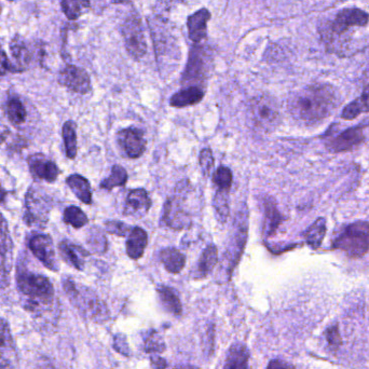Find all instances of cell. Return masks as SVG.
I'll list each match as a JSON object with an SVG mask.
<instances>
[{
  "label": "cell",
  "instance_id": "obj_1",
  "mask_svg": "<svg viewBox=\"0 0 369 369\" xmlns=\"http://www.w3.org/2000/svg\"><path fill=\"white\" fill-rule=\"evenodd\" d=\"M338 105L339 97L331 85H313L294 93L287 106L297 122L314 126L331 116Z\"/></svg>",
  "mask_w": 369,
  "mask_h": 369
},
{
  "label": "cell",
  "instance_id": "obj_2",
  "mask_svg": "<svg viewBox=\"0 0 369 369\" xmlns=\"http://www.w3.org/2000/svg\"><path fill=\"white\" fill-rule=\"evenodd\" d=\"M17 284L19 293L25 297L24 308L28 311H40L54 304V285L44 275L19 269Z\"/></svg>",
  "mask_w": 369,
  "mask_h": 369
},
{
  "label": "cell",
  "instance_id": "obj_3",
  "mask_svg": "<svg viewBox=\"0 0 369 369\" xmlns=\"http://www.w3.org/2000/svg\"><path fill=\"white\" fill-rule=\"evenodd\" d=\"M64 290L81 315L90 321L103 324L110 318L106 304L89 287L77 284L72 279L63 280Z\"/></svg>",
  "mask_w": 369,
  "mask_h": 369
},
{
  "label": "cell",
  "instance_id": "obj_4",
  "mask_svg": "<svg viewBox=\"0 0 369 369\" xmlns=\"http://www.w3.org/2000/svg\"><path fill=\"white\" fill-rule=\"evenodd\" d=\"M246 239H247V212L246 208H243L234 218L229 241L226 246L220 263V275H224V280L229 281L232 271L239 263L245 247Z\"/></svg>",
  "mask_w": 369,
  "mask_h": 369
},
{
  "label": "cell",
  "instance_id": "obj_5",
  "mask_svg": "<svg viewBox=\"0 0 369 369\" xmlns=\"http://www.w3.org/2000/svg\"><path fill=\"white\" fill-rule=\"evenodd\" d=\"M334 247L351 259H359L369 252V222H355L338 233Z\"/></svg>",
  "mask_w": 369,
  "mask_h": 369
},
{
  "label": "cell",
  "instance_id": "obj_6",
  "mask_svg": "<svg viewBox=\"0 0 369 369\" xmlns=\"http://www.w3.org/2000/svg\"><path fill=\"white\" fill-rule=\"evenodd\" d=\"M190 183L183 181L177 185L173 196L167 199L164 204L163 222L167 227L174 230H181L190 224V213L187 210V197H188Z\"/></svg>",
  "mask_w": 369,
  "mask_h": 369
},
{
  "label": "cell",
  "instance_id": "obj_7",
  "mask_svg": "<svg viewBox=\"0 0 369 369\" xmlns=\"http://www.w3.org/2000/svg\"><path fill=\"white\" fill-rule=\"evenodd\" d=\"M249 117L254 128L263 133L273 132L280 124V108L274 99L261 95L252 99Z\"/></svg>",
  "mask_w": 369,
  "mask_h": 369
},
{
  "label": "cell",
  "instance_id": "obj_8",
  "mask_svg": "<svg viewBox=\"0 0 369 369\" xmlns=\"http://www.w3.org/2000/svg\"><path fill=\"white\" fill-rule=\"evenodd\" d=\"M51 199L37 187H31L25 196L24 222L28 226L44 227L48 222Z\"/></svg>",
  "mask_w": 369,
  "mask_h": 369
},
{
  "label": "cell",
  "instance_id": "obj_9",
  "mask_svg": "<svg viewBox=\"0 0 369 369\" xmlns=\"http://www.w3.org/2000/svg\"><path fill=\"white\" fill-rule=\"evenodd\" d=\"M124 46L134 60H140L147 54V42L142 31V21L138 15H130L122 25Z\"/></svg>",
  "mask_w": 369,
  "mask_h": 369
},
{
  "label": "cell",
  "instance_id": "obj_10",
  "mask_svg": "<svg viewBox=\"0 0 369 369\" xmlns=\"http://www.w3.org/2000/svg\"><path fill=\"white\" fill-rule=\"evenodd\" d=\"M208 60L210 58L204 49L201 47L193 48L189 56L186 70L183 73V83H186L188 87H199L208 76Z\"/></svg>",
  "mask_w": 369,
  "mask_h": 369
},
{
  "label": "cell",
  "instance_id": "obj_11",
  "mask_svg": "<svg viewBox=\"0 0 369 369\" xmlns=\"http://www.w3.org/2000/svg\"><path fill=\"white\" fill-rule=\"evenodd\" d=\"M13 261V242L8 222H5L0 226V290H5L10 285Z\"/></svg>",
  "mask_w": 369,
  "mask_h": 369
},
{
  "label": "cell",
  "instance_id": "obj_12",
  "mask_svg": "<svg viewBox=\"0 0 369 369\" xmlns=\"http://www.w3.org/2000/svg\"><path fill=\"white\" fill-rule=\"evenodd\" d=\"M58 82L78 95H87L91 90V79L83 68L67 65L60 70Z\"/></svg>",
  "mask_w": 369,
  "mask_h": 369
},
{
  "label": "cell",
  "instance_id": "obj_13",
  "mask_svg": "<svg viewBox=\"0 0 369 369\" xmlns=\"http://www.w3.org/2000/svg\"><path fill=\"white\" fill-rule=\"evenodd\" d=\"M117 140L123 151L131 159H138L146 149V140L144 132L136 126L119 131Z\"/></svg>",
  "mask_w": 369,
  "mask_h": 369
},
{
  "label": "cell",
  "instance_id": "obj_14",
  "mask_svg": "<svg viewBox=\"0 0 369 369\" xmlns=\"http://www.w3.org/2000/svg\"><path fill=\"white\" fill-rule=\"evenodd\" d=\"M28 246L29 249L36 256V259L40 261L46 268L54 272L58 270L54 241L49 236L37 234L29 240Z\"/></svg>",
  "mask_w": 369,
  "mask_h": 369
},
{
  "label": "cell",
  "instance_id": "obj_15",
  "mask_svg": "<svg viewBox=\"0 0 369 369\" xmlns=\"http://www.w3.org/2000/svg\"><path fill=\"white\" fill-rule=\"evenodd\" d=\"M0 369H19L17 349L9 325L0 319Z\"/></svg>",
  "mask_w": 369,
  "mask_h": 369
},
{
  "label": "cell",
  "instance_id": "obj_16",
  "mask_svg": "<svg viewBox=\"0 0 369 369\" xmlns=\"http://www.w3.org/2000/svg\"><path fill=\"white\" fill-rule=\"evenodd\" d=\"M150 206H151V200L148 196L147 191L142 188L133 189L129 191L123 214L128 218L140 220L147 215Z\"/></svg>",
  "mask_w": 369,
  "mask_h": 369
},
{
  "label": "cell",
  "instance_id": "obj_17",
  "mask_svg": "<svg viewBox=\"0 0 369 369\" xmlns=\"http://www.w3.org/2000/svg\"><path fill=\"white\" fill-rule=\"evenodd\" d=\"M27 163H28L31 173L35 177L48 181V183H54L60 174L58 165L42 154L29 156Z\"/></svg>",
  "mask_w": 369,
  "mask_h": 369
},
{
  "label": "cell",
  "instance_id": "obj_18",
  "mask_svg": "<svg viewBox=\"0 0 369 369\" xmlns=\"http://www.w3.org/2000/svg\"><path fill=\"white\" fill-rule=\"evenodd\" d=\"M211 19V13L208 9L198 10L197 13L191 15L187 21L188 27L189 39L192 42L200 44L206 38L208 35V23Z\"/></svg>",
  "mask_w": 369,
  "mask_h": 369
},
{
  "label": "cell",
  "instance_id": "obj_19",
  "mask_svg": "<svg viewBox=\"0 0 369 369\" xmlns=\"http://www.w3.org/2000/svg\"><path fill=\"white\" fill-rule=\"evenodd\" d=\"M369 15L360 9H345L338 13L335 19V29L343 32L353 26H364L368 23Z\"/></svg>",
  "mask_w": 369,
  "mask_h": 369
},
{
  "label": "cell",
  "instance_id": "obj_20",
  "mask_svg": "<svg viewBox=\"0 0 369 369\" xmlns=\"http://www.w3.org/2000/svg\"><path fill=\"white\" fill-rule=\"evenodd\" d=\"M363 140H364V133L361 126L349 129L331 140V148L335 151H345L360 145Z\"/></svg>",
  "mask_w": 369,
  "mask_h": 369
},
{
  "label": "cell",
  "instance_id": "obj_21",
  "mask_svg": "<svg viewBox=\"0 0 369 369\" xmlns=\"http://www.w3.org/2000/svg\"><path fill=\"white\" fill-rule=\"evenodd\" d=\"M148 243L147 232L140 227H134L126 240V254L133 261L142 259Z\"/></svg>",
  "mask_w": 369,
  "mask_h": 369
},
{
  "label": "cell",
  "instance_id": "obj_22",
  "mask_svg": "<svg viewBox=\"0 0 369 369\" xmlns=\"http://www.w3.org/2000/svg\"><path fill=\"white\" fill-rule=\"evenodd\" d=\"M204 91L200 87H187L177 92L170 99V105L175 108L193 106L202 101Z\"/></svg>",
  "mask_w": 369,
  "mask_h": 369
},
{
  "label": "cell",
  "instance_id": "obj_23",
  "mask_svg": "<svg viewBox=\"0 0 369 369\" xmlns=\"http://www.w3.org/2000/svg\"><path fill=\"white\" fill-rule=\"evenodd\" d=\"M15 64L11 66L13 72H22L32 62V54L21 37L15 36L10 46Z\"/></svg>",
  "mask_w": 369,
  "mask_h": 369
},
{
  "label": "cell",
  "instance_id": "obj_24",
  "mask_svg": "<svg viewBox=\"0 0 369 369\" xmlns=\"http://www.w3.org/2000/svg\"><path fill=\"white\" fill-rule=\"evenodd\" d=\"M218 249L214 244L206 246V249L203 251L196 269L193 272V278L204 279L212 272L215 265H218Z\"/></svg>",
  "mask_w": 369,
  "mask_h": 369
},
{
  "label": "cell",
  "instance_id": "obj_25",
  "mask_svg": "<svg viewBox=\"0 0 369 369\" xmlns=\"http://www.w3.org/2000/svg\"><path fill=\"white\" fill-rule=\"evenodd\" d=\"M58 249H60L62 257L68 263L73 265L74 268L79 271L83 270L85 257L88 256V253L85 249L80 247L79 245H76V244L67 241V240L60 242V245H58Z\"/></svg>",
  "mask_w": 369,
  "mask_h": 369
},
{
  "label": "cell",
  "instance_id": "obj_26",
  "mask_svg": "<svg viewBox=\"0 0 369 369\" xmlns=\"http://www.w3.org/2000/svg\"><path fill=\"white\" fill-rule=\"evenodd\" d=\"M249 349L243 343H234L228 351L224 369H249Z\"/></svg>",
  "mask_w": 369,
  "mask_h": 369
},
{
  "label": "cell",
  "instance_id": "obj_27",
  "mask_svg": "<svg viewBox=\"0 0 369 369\" xmlns=\"http://www.w3.org/2000/svg\"><path fill=\"white\" fill-rule=\"evenodd\" d=\"M159 257L165 270L173 274L181 272L186 265V257L175 247H167V249H162Z\"/></svg>",
  "mask_w": 369,
  "mask_h": 369
},
{
  "label": "cell",
  "instance_id": "obj_28",
  "mask_svg": "<svg viewBox=\"0 0 369 369\" xmlns=\"http://www.w3.org/2000/svg\"><path fill=\"white\" fill-rule=\"evenodd\" d=\"M157 292L160 302L164 309L173 315H181L183 306H181V300L177 293L172 287L165 286V285H160L157 288Z\"/></svg>",
  "mask_w": 369,
  "mask_h": 369
},
{
  "label": "cell",
  "instance_id": "obj_29",
  "mask_svg": "<svg viewBox=\"0 0 369 369\" xmlns=\"http://www.w3.org/2000/svg\"><path fill=\"white\" fill-rule=\"evenodd\" d=\"M70 190L75 193V196L85 204L92 203L91 185L85 177H81L79 174H73L66 179Z\"/></svg>",
  "mask_w": 369,
  "mask_h": 369
},
{
  "label": "cell",
  "instance_id": "obj_30",
  "mask_svg": "<svg viewBox=\"0 0 369 369\" xmlns=\"http://www.w3.org/2000/svg\"><path fill=\"white\" fill-rule=\"evenodd\" d=\"M64 15L70 21H76L91 9L90 0H60Z\"/></svg>",
  "mask_w": 369,
  "mask_h": 369
},
{
  "label": "cell",
  "instance_id": "obj_31",
  "mask_svg": "<svg viewBox=\"0 0 369 369\" xmlns=\"http://www.w3.org/2000/svg\"><path fill=\"white\" fill-rule=\"evenodd\" d=\"M365 113H369V85L359 99L353 101L343 109L341 117L345 120H352Z\"/></svg>",
  "mask_w": 369,
  "mask_h": 369
},
{
  "label": "cell",
  "instance_id": "obj_32",
  "mask_svg": "<svg viewBox=\"0 0 369 369\" xmlns=\"http://www.w3.org/2000/svg\"><path fill=\"white\" fill-rule=\"evenodd\" d=\"M280 222L281 215L274 201L270 198L267 199L265 201V224H263L265 236H272L275 230L278 229Z\"/></svg>",
  "mask_w": 369,
  "mask_h": 369
},
{
  "label": "cell",
  "instance_id": "obj_33",
  "mask_svg": "<svg viewBox=\"0 0 369 369\" xmlns=\"http://www.w3.org/2000/svg\"><path fill=\"white\" fill-rule=\"evenodd\" d=\"M62 136L65 145L66 156L69 159H75L77 156V133H76V124L73 121H66L64 123Z\"/></svg>",
  "mask_w": 369,
  "mask_h": 369
},
{
  "label": "cell",
  "instance_id": "obj_34",
  "mask_svg": "<svg viewBox=\"0 0 369 369\" xmlns=\"http://www.w3.org/2000/svg\"><path fill=\"white\" fill-rule=\"evenodd\" d=\"M228 192L229 191L218 190V189L215 193L214 202H213L216 216L222 224L227 222L228 218H229V193Z\"/></svg>",
  "mask_w": 369,
  "mask_h": 369
},
{
  "label": "cell",
  "instance_id": "obj_35",
  "mask_svg": "<svg viewBox=\"0 0 369 369\" xmlns=\"http://www.w3.org/2000/svg\"><path fill=\"white\" fill-rule=\"evenodd\" d=\"M126 181H128V173H126L124 167H121V165H114L111 169L109 177L101 181V188L110 191L115 187L124 186Z\"/></svg>",
  "mask_w": 369,
  "mask_h": 369
},
{
  "label": "cell",
  "instance_id": "obj_36",
  "mask_svg": "<svg viewBox=\"0 0 369 369\" xmlns=\"http://www.w3.org/2000/svg\"><path fill=\"white\" fill-rule=\"evenodd\" d=\"M326 233V222L324 218H320L316 220L309 229L306 230V240L309 245H311L313 249L319 247L323 241Z\"/></svg>",
  "mask_w": 369,
  "mask_h": 369
},
{
  "label": "cell",
  "instance_id": "obj_37",
  "mask_svg": "<svg viewBox=\"0 0 369 369\" xmlns=\"http://www.w3.org/2000/svg\"><path fill=\"white\" fill-rule=\"evenodd\" d=\"M7 115L10 122L15 126L23 124L26 120V109L19 99H11L7 103Z\"/></svg>",
  "mask_w": 369,
  "mask_h": 369
},
{
  "label": "cell",
  "instance_id": "obj_38",
  "mask_svg": "<svg viewBox=\"0 0 369 369\" xmlns=\"http://www.w3.org/2000/svg\"><path fill=\"white\" fill-rule=\"evenodd\" d=\"M64 222L72 227L79 229V228L85 227L89 220H88L87 215L81 208L72 205V206H68L64 212Z\"/></svg>",
  "mask_w": 369,
  "mask_h": 369
},
{
  "label": "cell",
  "instance_id": "obj_39",
  "mask_svg": "<svg viewBox=\"0 0 369 369\" xmlns=\"http://www.w3.org/2000/svg\"><path fill=\"white\" fill-rule=\"evenodd\" d=\"M88 245L92 252L97 254H104L107 251V242L105 234L99 229V228L93 227L90 230L89 236H88Z\"/></svg>",
  "mask_w": 369,
  "mask_h": 369
},
{
  "label": "cell",
  "instance_id": "obj_40",
  "mask_svg": "<svg viewBox=\"0 0 369 369\" xmlns=\"http://www.w3.org/2000/svg\"><path fill=\"white\" fill-rule=\"evenodd\" d=\"M215 185L218 187V190L229 191L232 185V172L229 167H218L214 174Z\"/></svg>",
  "mask_w": 369,
  "mask_h": 369
},
{
  "label": "cell",
  "instance_id": "obj_41",
  "mask_svg": "<svg viewBox=\"0 0 369 369\" xmlns=\"http://www.w3.org/2000/svg\"><path fill=\"white\" fill-rule=\"evenodd\" d=\"M165 350V343L163 338L157 333H151L145 341V351L151 354L162 353Z\"/></svg>",
  "mask_w": 369,
  "mask_h": 369
},
{
  "label": "cell",
  "instance_id": "obj_42",
  "mask_svg": "<svg viewBox=\"0 0 369 369\" xmlns=\"http://www.w3.org/2000/svg\"><path fill=\"white\" fill-rule=\"evenodd\" d=\"M105 228L109 233L115 234L117 237L120 238L126 237L133 229L126 222H119V220H108V222H105Z\"/></svg>",
  "mask_w": 369,
  "mask_h": 369
},
{
  "label": "cell",
  "instance_id": "obj_43",
  "mask_svg": "<svg viewBox=\"0 0 369 369\" xmlns=\"http://www.w3.org/2000/svg\"><path fill=\"white\" fill-rule=\"evenodd\" d=\"M200 165L204 177H210L214 167V157L212 150L205 148L200 152Z\"/></svg>",
  "mask_w": 369,
  "mask_h": 369
},
{
  "label": "cell",
  "instance_id": "obj_44",
  "mask_svg": "<svg viewBox=\"0 0 369 369\" xmlns=\"http://www.w3.org/2000/svg\"><path fill=\"white\" fill-rule=\"evenodd\" d=\"M114 349L120 354L130 356V347L126 343V338L124 336L118 334L114 338Z\"/></svg>",
  "mask_w": 369,
  "mask_h": 369
},
{
  "label": "cell",
  "instance_id": "obj_45",
  "mask_svg": "<svg viewBox=\"0 0 369 369\" xmlns=\"http://www.w3.org/2000/svg\"><path fill=\"white\" fill-rule=\"evenodd\" d=\"M9 70H11V63L8 60L7 54L0 50V76L6 75Z\"/></svg>",
  "mask_w": 369,
  "mask_h": 369
},
{
  "label": "cell",
  "instance_id": "obj_46",
  "mask_svg": "<svg viewBox=\"0 0 369 369\" xmlns=\"http://www.w3.org/2000/svg\"><path fill=\"white\" fill-rule=\"evenodd\" d=\"M267 369H295L290 363L284 362L282 360H273L269 363Z\"/></svg>",
  "mask_w": 369,
  "mask_h": 369
},
{
  "label": "cell",
  "instance_id": "obj_47",
  "mask_svg": "<svg viewBox=\"0 0 369 369\" xmlns=\"http://www.w3.org/2000/svg\"><path fill=\"white\" fill-rule=\"evenodd\" d=\"M150 362H151V366L154 369H165L167 366V361L158 356V355H152Z\"/></svg>",
  "mask_w": 369,
  "mask_h": 369
},
{
  "label": "cell",
  "instance_id": "obj_48",
  "mask_svg": "<svg viewBox=\"0 0 369 369\" xmlns=\"http://www.w3.org/2000/svg\"><path fill=\"white\" fill-rule=\"evenodd\" d=\"M33 369H56L54 368L52 363L49 360H46L44 357H41L38 361H36L35 363V366L33 367Z\"/></svg>",
  "mask_w": 369,
  "mask_h": 369
},
{
  "label": "cell",
  "instance_id": "obj_49",
  "mask_svg": "<svg viewBox=\"0 0 369 369\" xmlns=\"http://www.w3.org/2000/svg\"><path fill=\"white\" fill-rule=\"evenodd\" d=\"M181 0H159L160 6L165 8H172L173 6L177 5V3H181Z\"/></svg>",
  "mask_w": 369,
  "mask_h": 369
},
{
  "label": "cell",
  "instance_id": "obj_50",
  "mask_svg": "<svg viewBox=\"0 0 369 369\" xmlns=\"http://www.w3.org/2000/svg\"><path fill=\"white\" fill-rule=\"evenodd\" d=\"M6 138V131L5 129H3L1 124H0V144L5 140Z\"/></svg>",
  "mask_w": 369,
  "mask_h": 369
},
{
  "label": "cell",
  "instance_id": "obj_51",
  "mask_svg": "<svg viewBox=\"0 0 369 369\" xmlns=\"http://www.w3.org/2000/svg\"><path fill=\"white\" fill-rule=\"evenodd\" d=\"M6 196V191L0 186V201H3Z\"/></svg>",
  "mask_w": 369,
  "mask_h": 369
},
{
  "label": "cell",
  "instance_id": "obj_52",
  "mask_svg": "<svg viewBox=\"0 0 369 369\" xmlns=\"http://www.w3.org/2000/svg\"><path fill=\"white\" fill-rule=\"evenodd\" d=\"M177 369H198V368H197V367H195V366H190V365H186V366H181Z\"/></svg>",
  "mask_w": 369,
  "mask_h": 369
},
{
  "label": "cell",
  "instance_id": "obj_53",
  "mask_svg": "<svg viewBox=\"0 0 369 369\" xmlns=\"http://www.w3.org/2000/svg\"><path fill=\"white\" fill-rule=\"evenodd\" d=\"M5 222H7V220H6V218H3V214L0 213V226H1V224H5Z\"/></svg>",
  "mask_w": 369,
  "mask_h": 369
},
{
  "label": "cell",
  "instance_id": "obj_54",
  "mask_svg": "<svg viewBox=\"0 0 369 369\" xmlns=\"http://www.w3.org/2000/svg\"><path fill=\"white\" fill-rule=\"evenodd\" d=\"M9 1H13V0H9Z\"/></svg>",
  "mask_w": 369,
  "mask_h": 369
}]
</instances>
